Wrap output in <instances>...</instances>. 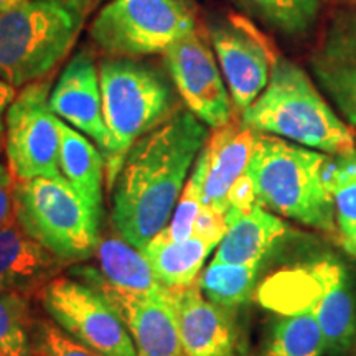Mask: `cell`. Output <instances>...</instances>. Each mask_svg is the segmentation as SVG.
<instances>
[{
	"label": "cell",
	"mask_w": 356,
	"mask_h": 356,
	"mask_svg": "<svg viewBox=\"0 0 356 356\" xmlns=\"http://www.w3.org/2000/svg\"><path fill=\"white\" fill-rule=\"evenodd\" d=\"M208 134L191 111L177 109L129 150L111 191L114 228L134 248L144 251L165 229Z\"/></svg>",
	"instance_id": "obj_1"
},
{
	"label": "cell",
	"mask_w": 356,
	"mask_h": 356,
	"mask_svg": "<svg viewBox=\"0 0 356 356\" xmlns=\"http://www.w3.org/2000/svg\"><path fill=\"white\" fill-rule=\"evenodd\" d=\"M327 160V154L259 132L246 170L257 203L300 225L338 236L335 208L323 175Z\"/></svg>",
	"instance_id": "obj_2"
},
{
	"label": "cell",
	"mask_w": 356,
	"mask_h": 356,
	"mask_svg": "<svg viewBox=\"0 0 356 356\" xmlns=\"http://www.w3.org/2000/svg\"><path fill=\"white\" fill-rule=\"evenodd\" d=\"M241 121L257 132L328 155L355 150L353 131L323 99L305 71L286 58H275L269 83L241 113Z\"/></svg>",
	"instance_id": "obj_3"
},
{
	"label": "cell",
	"mask_w": 356,
	"mask_h": 356,
	"mask_svg": "<svg viewBox=\"0 0 356 356\" xmlns=\"http://www.w3.org/2000/svg\"><path fill=\"white\" fill-rule=\"evenodd\" d=\"M95 0H24L0 13V79L40 81L68 55Z\"/></svg>",
	"instance_id": "obj_4"
},
{
	"label": "cell",
	"mask_w": 356,
	"mask_h": 356,
	"mask_svg": "<svg viewBox=\"0 0 356 356\" xmlns=\"http://www.w3.org/2000/svg\"><path fill=\"white\" fill-rule=\"evenodd\" d=\"M99 83L102 113L111 136L104 154L106 185L113 190L132 145L175 113V96L159 70L131 58L102 61Z\"/></svg>",
	"instance_id": "obj_5"
},
{
	"label": "cell",
	"mask_w": 356,
	"mask_h": 356,
	"mask_svg": "<svg viewBox=\"0 0 356 356\" xmlns=\"http://www.w3.org/2000/svg\"><path fill=\"white\" fill-rule=\"evenodd\" d=\"M15 220L66 266L96 254L101 218L66 178L15 180Z\"/></svg>",
	"instance_id": "obj_6"
},
{
	"label": "cell",
	"mask_w": 356,
	"mask_h": 356,
	"mask_svg": "<svg viewBox=\"0 0 356 356\" xmlns=\"http://www.w3.org/2000/svg\"><path fill=\"white\" fill-rule=\"evenodd\" d=\"M195 8L186 0H111L97 12L89 35L115 58L163 53L197 32Z\"/></svg>",
	"instance_id": "obj_7"
},
{
	"label": "cell",
	"mask_w": 356,
	"mask_h": 356,
	"mask_svg": "<svg viewBox=\"0 0 356 356\" xmlns=\"http://www.w3.org/2000/svg\"><path fill=\"white\" fill-rule=\"evenodd\" d=\"M58 327L101 356H137L132 337L101 291L74 275H56L37 292Z\"/></svg>",
	"instance_id": "obj_8"
},
{
	"label": "cell",
	"mask_w": 356,
	"mask_h": 356,
	"mask_svg": "<svg viewBox=\"0 0 356 356\" xmlns=\"http://www.w3.org/2000/svg\"><path fill=\"white\" fill-rule=\"evenodd\" d=\"M50 83H30L20 89L6 114V157L15 180L47 177L63 180L60 168L61 134L50 109Z\"/></svg>",
	"instance_id": "obj_9"
},
{
	"label": "cell",
	"mask_w": 356,
	"mask_h": 356,
	"mask_svg": "<svg viewBox=\"0 0 356 356\" xmlns=\"http://www.w3.org/2000/svg\"><path fill=\"white\" fill-rule=\"evenodd\" d=\"M163 58L178 95L200 121L215 129L234 118L216 55L198 30L168 47Z\"/></svg>",
	"instance_id": "obj_10"
},
{
	"label": "cell",
	"mask_w": 356,
	"mask_h": 356,
	"mask_svg": "<svg viewBox=\"0 0 356 356\" xmlns=\"http://www.w3.org/2000/svg\"><path fill=\"white\" fill-rule=\"evenodd\" d=\"M71 275L108 297L131 333L137 356H186L170 293L137 296L106 286L95 267H76Z\"/></svg>",
	"instance_id": "obj_11"
},
{
	"label": "cell",
	"mask_w": 356,
	"mask_h": 356,
	"mask_svg": "<svg viewBox=\"0 0 356 356\" xmlns=\"http://www.w3.org/2000/svg\"><path fill=\"white\" fill-rule=\"evenodd\" d=\"M186 356H246L248 340L238 310L213 304L190 286L168 289Z\"/></svg>",
	"instance_id": "obj_12"
},
{
	"label": "cell",
	"mask_w": 356,
	"mask_h": 356,
	"mask_svg": "<svg viewBox=\"0 0 356 356\" xmlns=\"http://www.w3.org/2000/svg\"><path fill=\"white\" fill-rule=\"evenodd\" d=\"M210 42L233 108L244 113L266 89L275 56L254 30L238 20L213 26Z\"/></svg>",
	"instance_id": "obj_13"
},
{
	"label": "cell",
	"mask_w": 356,
	"mask_h": 356,
	"mask_svg": "<svg viewBox=\"0 0 356 356\" xmlns=\"http://www.w3.org/2000/svg\"><path fill=\"white\" fill-rule=\"evenodd\" d=\"M257 134L236 118L208 134L190 175L198 184L203 204L226 213L228 193L234 181L248 170Z\"/></svg>",
	"instance_id": "obj_14"
},
{
	"label": "cell",
	"mask_w": 356,
	"mask_h": 356,
	"mask_svg": "<svg viewBox=\"0 0 356 356\" xmlns=\"http://www.w3.org/2000/svg\"><path fill=\"white\" fill-rule=\"evenodd\" d=\"M48 102L56 118L89 137L102 155L108 152L111 136L102 113L99 71L91 53L81 50L71 58Z\"/></svg>",
	"instance_id": "obj_15"
},
{
	"label": "cell",
	"mask_w": 356,
	"mask_h": 356,
	"mask_svg": "<svg viewBox=\"0 0 356 356\" xmlns=\"http://www.w3.org/2000/svg\"><path fill=\"white\" fill-rule=\"evenodd\" d=\"M66 264L13 220L0 228V292L33 296Z\"/></svg>",
	"instance_id": "obj_16"
},
{
	"label": "cell",
	"mask_w": 356,
	"mask_h": 356,
	"mask_svg": "<svg viewBox=\"0 0 356 356\" xmlns=\"http://www.w3.org/2000/svg\"><path fill=\"white\" fill-rule=\"evenodd\" d=\"M323 296L312 315L327 341V355L348 356L356 351V287L353 275L335 256H322Z\"/></svg>",
	"instance_id": "obj_17"
},
{
	"label": "cell",
	"mask_w": 356,
	"mask_h": 356,
	"mask_svg": "<svg viewBox=\"0 0 356 356\" xmlns=\"http://www.w3.org/2000/svg\"><path fill=\"white\" fill-rule=\"evenodd\" d=\"M225 220L228 229L218 244L215 261L231 264L262 266L289 231L286 222L259 203L248 211L228 210Z\"/></svg>",
	"instance_id": "obj_18"
},
{
	"label": "cell",
	"mask_w": 356,
	"mask_h": 356,
	"mask_svg": "<svg viewBox=\"0 0 356 356\" xmlns=\"http://www.w3.org/2000/svg\"><path fill=\"white\" fill-rule=\"evenodd\" d=\"M312 68L346 122L356 126V20L333 30L312 58Z\"/></svg>",
	"instance_id": "obj_19"
},
{
	"label": "cell",
	"mask_w": 356,
	"mask_h": 356,
	"mask_svg": "<svg viewBox=\"0 0 356 356\" xmlns=\"http://www.w3.org/2000/svg\"><path fill=\"white\" fill-rule=\"evenodd\" d=\"M96 257L99 264L97 274L106 286L115 291L137 296H157L168 291L155 275L144 252L121 236H106L99 239Z\"/></svg>",
	"instance_id": "obj_20"
},
{
	"label": "cell",
	"mask_w": 356,
	"mask_h": 356,
	"mask_svg": "<svg viewBox=\"0 0 356 356\" xmlns=\"http://www.w3.org/2000/svg\"><path fill=\"white\" fill-rule=\"evenodd\" d=\"M60 119V118H58ZM61 134L60 168L68 184L88 207L102 216V181L106 178V160L88 137L65 121H58Z\"/></svg>",
	"instance_id": "obj_21"
},
{
	"label": "cell",
	"mask_w": 356,
	"mask_h": 356,
	"mask_svg": "<svg viewBox=\"0 0 356 356\" xmlns=\"http://www.w3.org/2000/svg\"><path fill=\"white\" fill-rule=\"evenodd\" d=\"M216 246L207 239L191 236L185 241H170L157 234L144 252L155 275L168 289L184 287L198 279L204 261Z\"/></svg>",
	"instance_id": "obj_22"
},
{
	"label": "cell",
	"mask_w": 356,
	"mask_h": 356,
	"mask_svg": "<svg viewBox=\"0 0 356 356\" xmlns=\"http://www.w3.org/2000/svg\"><path fill=\"white\" fill-rule=\"evenodd\" d=\"M327 341L310 314L279 315L270 323L259 356H323Z\"/></svg>",
	"instance_id": "obj_23"
},
{
	"label": "cell",
	"mask_w": 356,
	"mask_h": 356,
	"mask_svg": "<svg viewBox=\"0 0 356 356\" xmlns=\"http://www.w3.org/2000/svg\"><path fill=\"white\" fill-rule=\"evenodd\" d=\"M261 267L213 259L211 264L200 273L197 284L203 296L213 304L239 309L256 293Z\"/></svg>",
	"instance_id": "obj_24"
},
{
	"label": "cell",
	"mask_w": 356,
	"mask_h": 356,
	"mask_svg": "<svg viewBox=\"0 0 356 356\" xmlns=\"http://www.w3.org/2000/svg\"><path fill=\"white\" fill-rule=\"evenodd\" d=\"M252 15L284 35H304L317 20L322 0H238Z\"/></svg>",
	"instance_id": "obj_25"
},
{
	"label": "cell",
	"mask_w": 356,
	"mask_h": 356,
	"mask_svg": "<svg viewBox=\"0 0 356 356\" xmlns=\"http://www.w3.org/2000/svg\"><path fill=\"white\" fill-rule=\"evenodd\" d=\"M33 323L29 296L0 292V356H30Z\"/></svg>",
	"instance_id": "obj_26"
},
{
	"label": "cell",
	"mask_w": 356,
	"mask_h": 356,
	"mask_svg": "<svg viewBox=\"0 0 356 356\" xmlns=\"http://www.w3.org/2000/svg\"><path fill=\"white\" fill-rule=\"evenodd\" d=\"M323 175L335 208L340 236L356 225V149L348 154L328 157Z\"/></svg>",
	"instance_id": "obj_27"
},
{
	"label": "cell",
	"mask_w": 356,
	"mask_h": 356,
	"mask_svg": "<svg viewBox=\"0 0 356 356\" xmlns=\"http://www.w3.org/2000/svg\"><path fill=\"white\" fill-rule=\"evenodd\" d=\"M30 356H101L79 343L63 328L47 320H35Z\"/></svg>",
	"instance_id": "obj_28"
},
{
	"label": "cell",
	"mask_w": 356,
	"mask_h": 356,
	"mask_svg": "<svg viewBox=\"0 0 356 356\" xmlns=\"http://www.w3.org/2000/svg\"><path fill=\"white\" fill-rule=\"evenodd\" d=\"M202 207V193H200L198 184L190 177L184 190H181L170 221H168L165 229L160 231L159 234L170 239V241H185V239L191 238L195 221H197Z\"/></svg>",
	"instance_id": "obj_29"
},
{
	"label": "cell",
	"mask_w": 356,
	"mask_h": 356,
	"mask_svg": "<svg viewBox=\"0 0 356 356\" xmlns=\"http://www.w3.org/2000/svg\"><path fill=\"white\" fill-rule=\"evenodd\" d=\"M3 139H0V228L15 220V177L3 157Z\"/></svg>",
	"instance_id": "obj_30"
},
{
	"label": "cell",
	"mask_w": 356,
	"mask_h": 356,
	"mask_svg": "<svg viewBox=\"0 0 356 356\" xmlns=\"http://www.w3.org/2000/svg\"><path fill=\"white\" fill-rule=\"evenodd\" d=\"M226 229H228V225H226L225 213L213 207H207L203 204L202 210H200V215L195 221L193 226V236H198V238L207 239L218 246L221 243L222 236L226 234Z\"/></svg>",
	"instance_id": "obj_31"
},
{
	"label": "cell",
	"mask_w": 356,
	"mask_h": 356,
	"mask_svg": "<svg viewBox=\"0 0 356 356\" xmlns=\"http://www.w3.org/2000/svg\"><path fill=\"white\" fill-rule=\"evenodd\" d=\"M257 203L254 184L251 177L244 173L234 181L228 193V210L233 211H248ZM226 210V211H228Z\"/></svg>",
	"instance_id": "obj_32"
},
{
	"label": "cell",
	"mask_w": 356,
	"mask_h": 356,
	"mask_svg": "<svg viewBox=\"0 0 356 356\" xmlns=\"http://www.w3.org/2000/svg\"><path fill=\"white\" fill-rule=\"evenodd\" d=\"M15 95L17 88L0 79V139H3V134H6V114Z\"/></svg>",
	"instance_id": "obj_33"
},
{
	"label": "cell",
	"mask_w": 356,
	"mask_h": 356,
	"mask_svg": "<svg viewBox=\"0 0 356 356\" xmlns=\"http://www.w3.org/2000/svg\"><path fill=\"white\" fill-rule=\"evenodd\" d=\"M338 239H340L341 248L345 249L346 254L356 257V225L343 231V233H340Z\"/></svg>",
	"instance_id": "obj_34"
},
{
	"label": "cell",
	"mask_w": 356,
	"mask_h": 356,
	"mask_svg": "<svg viewBox=\"0 0 356 356\" xmlns=\"http://www.w3.org/2000/svg\"><path fill=\"white\" fill-rule=\"evenodd\" d=\"M22 2H24V0H0V13L10 10V8L17 7Z\"/></svg>",
	"instance_id": "obj_35"
},
{
	"label": "cell",
	"mask_w": 356,
	"mask_h": 356,
	"mask_svg": "<svg viewBox=\"0 0 356 356\" xmlns=\"http://www.w3.org/2000/svg\"><path fill=\"white\" fill-rule=\"evenodd\" d=\"M355 20H356V19H355Z\"/></svg>",
	"instance_id": "obj_36"
},
{
	"label": "cell",
	"mask_w": 356,
	"mask_h": 356,
	"mask_svg": "<svg viewBox=\"0 0 356 356\" xmlns=\"http://www.w3.org/2000/svg\"><path fill=\"white\" fill-rule=\"evenodd\" d=\"M355 356H356V355H355Z\"/></svg>",
	"instance_id": "obj_37"
}]
</instances>
